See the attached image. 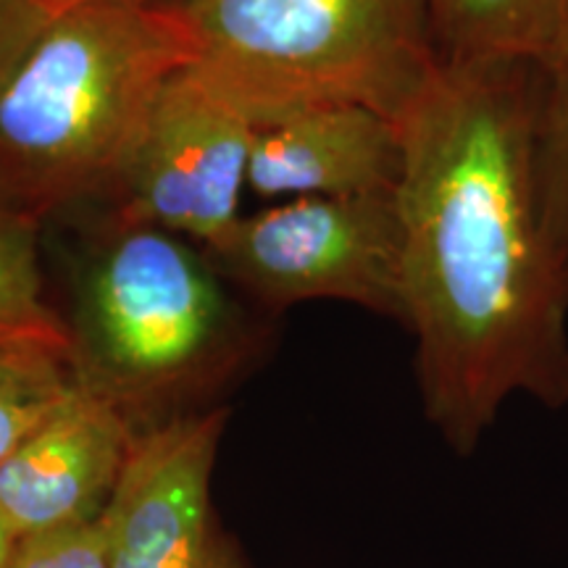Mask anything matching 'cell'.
<instances>
[{"label": "cell", "mask_w": 568, "mask_h": 568, "mask_svg": "<svg viewBox=\"0 0 568 568\" xmlns=\"http://www.w3.org/2000/svg\"><path fill=\"white\" fill-rule=\"evenodd\" d=\"M193 69L253 124L358 103L397 124L439 67L424 0H174Z\"/></svg>", "instance_id": "3"}, {"label": "cell", "mask_w": 568, "mask_h": 568, "mask_svg": "<svg viewBox=\"0 0 568 568\" xmlns=\"http://www.w3.org/2000/svg\"><path fill=\"white\" fill-rule=\"evenodd\" d=\"M13 542H17V539H13L9 527H6L3 514H0V568H3L6 560H9L11 550H13Z\"/></svg>", "instance_id": "17"}, {"label": "cell", "mask_w": 568, "mask_h": 568, "mask_svg": "<svg viewBox=\"0 0 568 568\" xmlns=\"http://www.w3.org/2000/svg\"><path fill=\"white\" fill-rule=\"evenodd\" d=\"M535 174L545 230L568 264V11L550 53L539 61Z\"/></svg>", "instance_id": "12"}, {"label": "cell", "mask_w": 568, "mask_h": 568, "mask_svg": "<svg viewBox=\"0 0 568 568\" xmlns=\"http://www.w3.org/2000/svg\"><path fill=\"white\" fill-rule=\"evenodd\" d=\"M226 408L169 418L134 437L103 508L109 568H243L211 527V474Z\"/></svg>", "instance_id": "7"}, {"label": "cell", "mask_w": 568, "mask_h": 568, "mask_svg": "<svg viewBox=\"0 0 568 568\" xmlns=\"http://www.w3.org/2000/svg\"><path fill=\"white\" fill-rule=\"evenodd\" d=\"M400 174V130L366 105H305L253 130L247 187L258 197L385 193Z\"/></svg>", "instance_id": "9"}, {"label": "cell", "mask_w": 568, "mask_h": 568, "mask_svg": "<svg viewBox=\"0 0 568 568\" xmlns=\"http://www.w3.org/2000/svg\"><path fill=\"white\" fill-rule=\"evenodd\" d=\"M48 19L38 0H0V77Z\"/></svg>", "instance_id": "15"}, {"label": "cell", "mask_w": 568, "mask_h": 568, "mask_svg": "<svg viewBox=\"0 0 568 568\" xmlns=\"http://www.w3.org/2000/svg\"><path fill=\"white\" fill-rule=\"evenodd\" d=\"M437 59L542 61L564 27L568 0H424Z\"/></svg>", "instance_id": "10"}, {"label": "cell", "mask_w": 568, "mask_h": 568, "mask_svg": "<svg viewBox=\"0 0 568 568\" xmlns=\"http://www.w3.org/2000/svg\"><path fill=\"white\" fill-rule=\"evenodd\" d=\"M209 253L155 226L116 222L84 264L80 337L122 406L124 389L187 385L224 374L253 345ZM124 408V406H122Z\"/></svg>", "instance_id": "4"}, {"label": "cell", "mask_w": 568, "mask_h": 568, "mask_svg": "<svg viewBox=\"0 0 568 568\" xmlns=\"http://www.w3.org/2000/svg\"><path fill=\"white\" fill-rule=\"evenodd\" d=\"M253 130L193 69L176 71L111 187L116 222L155 226L211 251L240 219Z\"/></svg>", "instance_id": "6"}, {"label": "cell", "mask_w": 568, "mask_h": 568, "mask_svg": "<svg viewBox=\"0 0 568 568\" xmlns=\"http://www.w3.org/2000/svg\"><path fill=\"white\" fill-rule=\"evenodd\" d=\"M0 339L74 351V339L45 301L38 222L0 193Z\"/></svg>", "instance_id": "11"}, {"label": "cell", "mask_w": 568, "mask_h": 568, "mask_svg": "<svg viewBox=\"0 0 568 568\" xmlns=\"http://www.w3.org/2000/svg\"><path fill=\"white\" fill-rule=\"evenodd\" d=\"M539 61L443 63L397 122L403 326L424 416L468 456L510 395L568 406V264L535 174Z\"/></svg>", "instance_id": "1"}, {"label": "cell", "mask_w": 568, "mask_h": 568, "mask_svg": "<svg viewBox=\"0 0 568 568\" xmlns=\"http://www.w3.org/2000/svg\"><path fill=\"white\" fill-rule=\"evenodd\" d=\"M3 568H109V535L103 514L17 539Z\"/></svg>", "instance_id": "14"}, {"label": "cell", "mask_w": 568, "mask_h": 568, "mask_svg": "<svg viewBox=\"0 0 568 568\" xmlns=\"http://www.w3.org/2000/svg\"><path fill=\"white\" fill-rule=\"evenodd\" d=\"M77 385L69 353L0 339V460L45 424Z\"/></svg>", "instance_id": "13"}, {"label": "cell", "mask_w": 568, "mask_h": 568, "mask_svg": "<svg viewBox=\"0 0 568 568\" xmlns=\"http://www.w3.org/2000/svg\"><path fill=\"white\" fill-rule=\"evenodd\" d=\"M124 408L88 382L0 460V514L13 539L103 514L130 458Z\"/></svg>", "instance_id": "8"}, {"label": "cell", "mask_w": 568, "mask_h": 568, "mask_svg": "<svg viewBox=\"0 0 568 568\" xmlns=\"http://www.w3.org/2000/svg\"><path fill=\"white\" fill-rule=\"evenodd\" d=\"M38 3L45 9L48 17H55V13L74 9V6L82 3H95V0H38ZM132 3H174V0H132Z\"/></svg>", "instance_id": "16"}, {"label": "cell", "mask_w": 568, "mask_h": 568, "mask_svg": "<svg viewBox=\"0 0 568 568\" xmlns=\"http://www.w3.org/2000/svg\"><path fill=\"white\" fill-rule=\"evenodd\" d=\"M209 253L213 268L268 311L343 301L403 324L397 190L290 197L240 216Z\"/></svg>", "instance_id": "5"}, {"label": "cell", "mask_w": 568, "mask_h": 568, "mask_svg": "<svg viewBox=\"0 0 568 568\" xmlns=\"http://www.w3.org/2000/svg\"><path fill=\"white\" fill-rule=\"evenodd\" d=\"M195 45L169 3L95 0L55 13L0 77V193L32 222L111 190Z\"/></svg>", "instance_id": "2"}]
</instances>
